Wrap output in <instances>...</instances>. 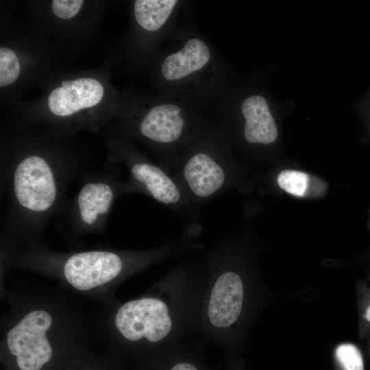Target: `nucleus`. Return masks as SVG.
I'll return each mask as SVG.
<instances>
[{
  "mask_svg": "<svg viewBox=\"0 0 370 370\" xmlns=\"http://www.w3.org/2000/svg\"><path fill=\"white\" fill-rule=\"evenodd\" d=\"M206 281L197 256L177 264L145 295L110 306L102 323L105 340L132 347H158L198 331Z\"/></svg>",
  "mask_w": 370,
  "mask_h": 370,
  "instance_id": "f257e3e1",
  "label": "nucleus"
},
{
  "mask_svg": "<svg viewBox=\"0 0 370 370\" xmlns=\"http://www.w3.org/2000/svg\"><path fill=\"white\" fill-rule=\"evenodd\" d=\"M85 168L69 156L42 151L8 156L1 167L6 206L1 248L42 243L49 221L66 208L69 186Z\"/></svg>",
  "mask_w": 370,
  "mask_h": 370,
  "instance_id": "f03ea898",
  "label": "nucleus"
},
{
  "mask_svg": "<svg viewBox=\"0 0 370 370\" xmlns=\"http://www.w3.org/2000/svg\"><path fill=\"white\" fill-rule=\"evenodd\" d=\"M199 247L195 235L183 230L180 238L143 249H94L58 252L43 243L3 254V266L27 269L58 279L67 287L89 295H106L130 276Z\"/></svg>",
  "mask_w": 370,
  "mask_h": 370,
  "instance_id": "7ed1b4c3",
  "label": "nucleus"
},
{
  "mask_svg": "<svg viewBox=\"0 0 370 370\" xmlns=\"http://www.w3.org/2000/svg\"><path fill=\"white\" fill-rule=\"evenodd\" d=\"M1 340L19 370H41L56 348L89 340V335L74 306L59 296L42 294L13 301Z\"/></svg>",
  "mask_w": 370,
  "mask_h": 370,
  "instance_id": "20e7f679",
  "label": "nucleus"
},
{
  "mask_svg": "<svg viewBox=\"0 0 370 370\" xmlns=\"http://www.w3.org/2000/svg\"><path fill=\"white\" fill-rule=\"evenodd\" d=\"M172 173L193 204L201 206L242 185L231 145L217 126L201 119L182 150Z\"/></svg>",
  "mask_w": 370,
  "mask_h": 370,
  "instance_id": "39448f33",
  "label": "nucleus"
},
{
  "mask_svg": "<svg viewBox=\"0 0 370 370\" xmlns=\"http://www.w3.org/2000/svg\"><path fill=\"white\" fill-rule=\"evenodd\" d=\"M207 274L198 332L224 345L232 339L245 309V284L235 243L222 238L202 250Z\"/></svg>",
  "mask_w": 370,
  "mask_h": 370,
  "instance_id": "423d86ee",
  "label": "nucleus"
},
{
  "mask_svg": "<svg viewBox=\"0 0 370 370\" xmlns=\"http://www.w3.org/2000/svg\"><path fill=\"white\" fill-rule=\"evenodd\" d=\"M114 162L95 169L86 167L77 176L78 189L60 217L69 241L79 242L86 235L106 230L115 202L124 195L121 171Z\"/></svg>",
  "mask_w": 370,
  "mask_h": 370,
  "instance_id": "0eeeda50",
  "label": "nucleus"
},
{
  "mask_svg": "<svg viewBox=\"0 0 370 370\" xmlns=\"http://www.w3.org/2000/svg\"><path fill=\"white\" fill-rule=\"evenodd\" d=\"M119 146L116 149L117 162L125 165L128 173L123 183L124 195H145L171 210L186 223L198 222L199 210L171 172L131 145Z\"/></svg>",
  "mask_w": 370,
  "mask_h": 370,
  "instance_id": "6e6552de",
  "label": "nucleus"
},
{
  "mask_svg": "<svg viewBox=\"0 0 370 370\" xmlns=\"http://www.w3.org/2000/svg\"><path fill=\"white\" fill-rule=\"evenodd\" d=\"M230 121L217 124L231 146L248 149L269 148L279 138L276 108L268 93L260 87H249L239 93Z\"/></svg>",
  "mask_w": 370,
  "mask_h": 370,
  "instance_id": "1a4fd4ad",
  "label": "nucleus"
},
{
  "mask_svg": "<svg viewBox=\"0 0 370 370\" xmlns=\"http://www.w3.org/2000/svg\"><path fill=\"white\" fill-rule=\"evenodd\" d=\"M200 119L179 101H167L146 112L138 123L137 132L153 149L158 163L172 173Z\"/></svg>",
  "mask_w": 370,
  "mask_h": 370,
  "instance_id": "9d476101",
  "label": "nucleus"
},
{
  "mask_svg": "<svg viewBox=\"0 0 370 370\" xmlns=\"http://www.w3.org/2000/svg\"><path fill=\"white\" fill-rule=\"evenodd\" d=\"M212 60L208 45L201 38L190 36L168 53L161 63L160 73L168 85H180L205 72Z\"/></svg>",
  "mask_w": 370,
  "mask_h": 370,
  "instance_id": "9b49d317",
  "label": "nucleus"
},
{
  "mask_svg": "<svg viewBox=\"0 0 370 370\" xmlns=\"http://www.w3.org/2000/svg\"><path fill=\"white\" fill-rule=\"evenodd\" d=\"M101 84L92 78L64 80L48 97L50 111L58 116H69L99 103L103 98Z\"/></svg>",
  "mask_w": 370,
  "mask_h": 370,
  "instance_id": "f8f14e48",
  "label": "nucleus"
},
{
  "mask_svg": "<svg viewBox=\"0 0 370 370\" xmlns=\"http://www.w3.org/2000/svg\"><path fill=\"white\" fill-rule=\"evenodd\" d=\"M179 3L177 0H136L134 16L142 28L156 32L169 21Z\"/></svg>",
  "mask_w": 370,
  "mask_h": 370,
  "instance_id": "ddd939ff",
  "label": "nucleus"
},
{
  "mask_svg": "<svg viewBox=\"0 0 370 370\" xmlns=\"http://www.w3.org/2000/svg\"><path fill=\"white\" fill-rule=\"evenodd\" d=\"M309 176L302 171L285 169L277 177L278 186L285 192L294 196H304L308 187Z\"/></svg>",
  "mask_w": 370,
  "mask_h": 370,
  "instance_id": "4468645a",
  "label": "nucleus"
},
{
  "mask_svg": "<svg viewBox=\"0 0 370 370\" xmlns=\"http://www.w3.org/2000/svg\"><path fill=\"white\" fill-rule=\"evenodd\" d=\"M20 64L16 53L5 47L0 48V86L14 82L20 73Z\"/></svg>",
  "mask_w": 370,
  "mask_h": 370,
  "instance_id": "2eb2a0df",
  "label": "nucleus"
},
{
  "mask_svg": "<svg viewBox=\"0 0 370 370\" xmlns=\"http://www.w3.org/2000/svg\"><path fill=\"white\" fill-rule=\"evenodd\" d=\"M335 354L345 370H364L362 354L354 345L341 344L336 349Z\"/></svg>",
  "mask_w": 370,
  "mask_h": 370,
  "instance_id": "dca6fc26",
  "label": "nucleus"
},
{
  "mask_svg": "<svg viewBox=\"0 0 370 370\" xmlns=\"http://www.w3.org/2000/svg\"><path fill=\"white\" fill-rule=\"evenodd\" d=\"M83 3L82 0H53L52 10L56 16L68 19L78 13Z\"/></svg>",
  "mask_w": 370,
  "mask_h": 370,
  "instance_id": "f3484780",
  "label": "nucleus"
},
{
  "mask_svg": "<svg viewBox=\"0 0 370 370\" xmlns=\"http://www.w3.org/2000/svg\"><path fill=\"white\" fill-rule=\"evenodd\" d=\"M171 370H199L197 367L190 362L181 361L174 365Z\"/></svg>",
  "mask_w": 370,
  "mask_h": 370,
  "instance_id": "a211bd4d",
  "label": "nucleus"
},
{
  "mask_svg": "<svg viewBox=\"0 0 370 370\" xmlns=\"http://www.w3.org/2000/svg\"><path fill=\"white\" fill-rule=\"evenodd\" d=\"M364 316L365 319L370 322V305L367 308Z\"/></svg>",
  "mask_w": 370,
  "mask_h": 370,
  "instance_id": "6ab92c4d",
  "label": "nucleus"
}]
</instances>
